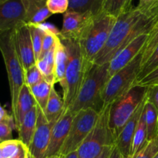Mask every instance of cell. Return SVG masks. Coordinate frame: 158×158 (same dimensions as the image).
<instances>
[{"instance_id": "obj_1", "label": "cell", "mask_w": 158, "mask_h": 158, "mask_svg": "<svg viewBox=\"0 0 158 158\" xmlns=\"http://www.w3.org/2000/svg\"><path fill=\"white\" fill-rule=\"evenodd\" d=\"M158 20V5L152 8L132 6L118 16L108 41L97 54L94 64L110 63L121 49L137 36L150 33Z\"/></svg>"}, {"instance_id": "obj_2", "label": "cell", "mask_w": 158, "mask_h": 158, "mask_svg": "<svg viewBox=\"0 0 158 158\" xmlns=\"http://www.w3.org/2000/svg\"><path fill=\"white\" fill-rule=\"evenodd\" d=\"M60 37V36H59ZM67 52L66 87L63 90L65 109L70 108L78 95L82 84L93 66L85 60L79 40L60 39Z\"/></svg>"}, {"instance_id": "obj_3", "label": "cell", "mask_w": 158, "mask_h": 158, "mask_svg": "<svg viewBox=\"0 0 158 158\" xmlns=\"http://www.w3.org/2000/svg\"><path fill=\"white\" fill-rule=\"evenodd\" d=\"M108 69L109 63L103 65H93L82 84L75 101L69 109L75 114L81 110L89 108L99 113L102 110L103 108V91L109 80Z\"/></svg>"}, {"instance_id": "obj_4", "label": "cell", "mask_w": 158, "mask_h": 158, "mask_svg": "<svg viewBox=\"0 0 158 158\" xmlns=\"http://www.w3.org/2000/svg\"><path fill=\"white\" fill-rule=\"evenodd\" d=\"M117 18L102 12L94 16L83 36L79 40L83 57L89 66L94 65L97 54L108 41Z\"/></svg>"}, {"instance_id": "obj_5", "label": "cell", "mask_w": 158, "mask_h": 158, "mask_svg": "<svg viewBox=\"0 0 158 158\" xmlns=\"http://www.w3.org/2000/svg\"><path fill=\"white\" fill-rule=\"evenodd\" d=\"M12 31L0 34V52L2 56L9 80L12 115L15 113L19 95L25 84L24 69L18 56L13 42Z\"/></svg>"}, {"instance_id": "obj_6", "label": "cell", "mask_w": 158, "mask_h": 158, "mask_svg": "<svg viewBox=\"0 0 158 158\" xmlns=\"http://www.w3.org/2000/svg\"><path fill=\"white\" fill-rule=\"evenodd\" d=\"M146 93V86L135 85L126 94L110 104L109 126L115 140L128 120L143 101Z\"/></svg>"}, {"instance_id": "obj_7", "label": "cell", "mask_w": 158, "mask_h": 158, "mask_svg": "<svg viewBox=\"0 0 158 158\" xmlns=\"http://www.w3.org/2000/svg\"><path fill=\"white\" fill-rule=\"evenodd\" d=\"M141 63L142 52L127 66L110 77L103 91V106H110L135 86Z\"/></svg>"}, {"instance_id": "obj_8", "label": "cell", "mask_w": 158, "mask_h": 158, "mask_svg": "<svg viewBox=\"0 0 158 158\" xmlns=\"http://www.w3.org/2000/svg\"><path fill=\"white\" fill-rule=\"evenodd\" d=\"M110 106H103L95 127L77 150L79 158H96L105 147L115 143L109 126Z\"/></svg>"}, {"instance_id": "obj_9", "label": "cell", "mask_w": 158, "mask_h": 158, "mask_svg": "<svg viewBox=\"0 0 158 158\" xmlns=\"http://www.w3.org/2000/svg\"><path fill=\"white\" fill-rule=\"evenodd\" d=\"M99 114L100 113L91 108L76 113L69 134L60 150V155L65 156L79 149L95 127Z\"/></svg>"}, {"instance_id": "obj_10", "label": "cell", "mask_w": 158, "mask_h": 158, "mask_svg": "<svg viewBox=\"0 0 158 158\" xmlns=\"http://www.w3.org/2000/svg\"><path fill=\"white\" fill-rule=\"evenodd\" d=\"M26 23L23 0H0V34Z\"/></svg>"}, {"instance_id": "obj_11", "label": "cell", "mask_w": 158, "mask_h": 158, "mask_svg": "<svg viewBox=\"0 0 158 158\" xmlns=\"http://www.w3.org/2000/svg\"><path fill=\"white\" fill-rule=\"evenodd\" d=\"M56 121H48L43 111L39 106L36 128L31 144L28 148L29 153L33 158H46L51 133Z\"/></svg>"}, {"instance_id": "obj_12", "label": "cell", "mask_w": 158, "mask_h": 158, "mask_svg": "<svg viewBox=\"0 0 158 158\" xmlns=\"http://www.w3.org/2000/svg\"><path fill=\"white\" fill-rule=\"evenodd\" d=\"M94 18V15L88 12L68 10L63 14V26L59 36L60 39L80 40Z\"/></svg>"}, {"instance_id": "obj_13", "label": "cell", "mask_w": 158, "mask_h": 158, "mask_svg": "<svg viewBox=\"0 0 158 158\" xmlns=\"http://www.w3.org/2000/svg\"><path fill=\"white\" fill-rule=\"evenodd\" d=\"M13 42L24 70L36 63L32 37L28 23H23L12 31Z\"/></svg>"}, {"instance_id": "obj_14", "label": "cell", "mask_w": 158, "mask_h": 158, "mask_svg": "<svg viewBox=\"0 0 158 158\" xmlns=\"http://www.w3.org/2000/svg\"><path fill=\"white\" fill-rule=\"evenodd\" d=\"M149 33H143L137 36L120 51L109 63V78L123 67L127 66L139 54L143 52Z\"/></svg>"}, {"instance_id": "obj_15", "label": "cell", "mask_w": 158, "mask_h": 158, "mask_svg": "<svg viewBox=\"0 0 158 158\" xmlns=\"http://www.w3.org/2000/svg\"><path fill=\"white\" fill-rule=\"evenodd\" d=\"M74 116L75 113L68 108L65 110L61 117L55 123L51 133L46 157L60 154V150L69 132Z\"/></svg>"}, {"instance_id": "obj_16", "label": "cell", "mask_w": 158, "mask_h": 158, "mask_svg": "<svg viewBox=\"0 0 158 158\" xmlns=\"http://www.w3.org/2000/svg\"><path fill=\"white\" fill-rule=\"evenodd\" d=\"M145 102H146V97L141 104L140 105V106L137 108V110L128 120L120 134L115 140V145L126 158L129 157L130 154H131L132 140L134 138V133L137 129V124H138L139 120L143 113Z\"/></svg>"}, {"instance_id": "obj_17", "label": "cell", "mask_w": 158, "mask_h": 158, "mask_svg": "<svg viewBox=\"0 0 158 158\" xmlns=\"http://www.w3.org/2000/svg\"><path fill=\"white\" fill-rule=\"evenodd\" d=\"M26 9V23L41 24L52 15L46 6V0H23Z\"/></svg>"}, {"instance_id": "obj_18", "label": "cell", "mask_w": 158, "mask_h": 158, "mask_svg": "<svg viewBox=\"0 0 158 158\" xmlns=\"http://www.w3.org/2000/svg\"><path fill=\"white\" fill-rule=\"evenodd\" d=\"M36 104V102L31 93L29 87L26 84H24L20 90L18 102H17L16 110H15V114L13 115L16 131H18L19 128L20 124L23 122L25 116Z\"/></svg>"}, {"instance_id": "obj_19", "label": "cell", "mask_w": 158, "mask_h": 158, "mask_svg": "<svg viewBox=\"0 0 158 158\" xmlns=\"http://www.w3.org/2000/svg\"><path fill=\"white\" fill-rule=\"evenodd\" d=\"M38 105H35L23 119L17 131L19 133V140L26 147L29 148L31 144L34 133L35 131L38 118Z\"/></svg>"}, {"instance_id": "obj_20", "label": "cell", "mask_w": 158, "mask_h": 158, "mask_svg": "<svg viewBox=\"0 0 158 158\" xmlns=\"http://www.w3.org/2000/svg\"><path fill=\"white\" fill-rule=\"evenodd\" d=\"M67 52L65 46L59 37L55 53V80L63 89L66 87V70L67 66Z\"/></svg>"}, {"instance_id": "obj_21", "label": "cell", "mask_w": 158, "mask_h": 158, "mask_svg": "<svg viewBox=\"0 0 158 158\" xmlns=\"http://www.w3.org/2000/svg\"><path fill=\"white\" fill-rule=\"evenodd\" d=\"M65 110L66 109L63 99L61 98L56 90L55 86H53L43 114L49 122L56 121L61 117Z\"/></svg>"}, {"instance_id": "obj_22", "label": "cell", "mask_w": 158, "mask_h": 158, "mask_svg": "<svg viewBox=\"0 0 158 158\" xmlns=\"http://www.w3.org/2000/svg\"><path fill=\"white\" fill-rule=\"evenodd\" d=\"M56 45L36 62L37 66H38L39 69L41 72L44 80L53 85L56 84L55 53Z\"/></svg>"}, {"instance_id": "obj_23", "label": "cell", "mask_w": 158, "mask_h": 158, "mask_svg": "<svg viewBox=\"0 0 158 158\" xmlns=\"http://www.w3.org/2000/svg\"><path fill=\"white\" fill-rule=\"evenodd\" d=\"M69 11L92 14L94 16L103 12L104 0H69Z\"/></svg>"}, {"instance_id": "obj_24", "label": "cell", "mask_w": 158, "mask_h": 158, "mask_svg": "<svg viewBox=\"0 0 158 158\" xmlns=\"http://www.w3.org/2000/svg\"><path fill=\"white\" fill-rule=\"evenodd\" d=\"M143 114L147 127L148 141H151L158 137V112L147 98Z\"/></svg>"}, {"instance_id": "obj_25", "label": "cell", "mask_w": 158, "mask_h": 158, "mask_svg": "<svg viewBox=\"0 0 158 158\" xmlns=\"http://www.w3.org/2000/svg\"><path fill=\"white\" fill-rule=\"evenodd\" d=\"M53 86V84L43 80L40 83L29 87L37 105L43 111H44L46 109V104H47L51 91H52Z\"/></svg>"}, {"instance_id": "obj_26", "label": "cell", "mask_w": 158, "mask_h": 158, "mask_svg": "<svg viewBox=\"0 0 158 158\" xmlns=\"http://www.w3.org/2000/svg\"><path fill=\"white\" fill-rule=\"evenodd\" d=\"M148 142L147 127L146 123H145L143 114L142 113V115L140 117V120H139L138 124H137V129H136L135 133H134V138H133L132 140V144H131L130 156L134 155L136 153L138 152Z\"/></svg>"}, {"instance_id": "obj_27", "label": "cell", "mask_w": 158, "mask_h": 158, "mask_svg": "<svg viewBox=\"0 0 158 158\" xmlns=\"http://www.w3.org/2000/svg\"><path fill=\"white\" fill-rule=\"evenodd\" d=\"M133 0H104L103 12L115 18L132 7Z\"/></svg>"}, {"instance_id": "obj_28", "label": "cell", "mask_w": 158, "mask_h": 158, "mask_svg": "<svg viewBox=\"0 0 158 158\" xmlns=\"http://www.w3.org/2000/svg\"><path fill=\"white\" fill-rule=\"evenodd\" d=\"M30 30L31 37H32V46H33L34 53H35V61H38L40 59L43 47V40L44 35V31L42 29L40 24H28Z\"/></svg>"}, {"instance_id": "obj_29", "label": "cell", "mask_w": 158, "mask_h": 158, "mask_svg": "<svg viewBox=\"0 0 158 158\" xmlns=\"http://www.w3.org/2000/svg\"><path fill=\"white\" fill-rule=\"evenodd\" d=\"M158 45V20L153 27L152 30L150 32L148 39L145 44L144 48L142 52V63L141 65L148 60V57L151 56L154 49Z\"/></svg>"}, {"instance_id": "obj_30", "label": "cell", "mask_w": 158, "mask_h": 158, "mask_svg": "<svg viewBox=\"0 0 158 158\" xmlns=\"http://www.w3.org/2000/svg\"><path fill=\"white\" fill-rule=\"evenodd\" d=\"M158 67V45L155 47V49H154V51L152 52V53L151 54L149 57L148 58V60L141 65V67H140V73H139L138 78H137V82L140 81L141 79H143V77H146L147 75H148L149 73H151L152 71H154V69H157Z\"/></svg>"}, {"instance_id": "obj_31", "label": "cell", "mask_w": 158, "mask_h": 158, "mask_svg": "<svg viewBox=\"0 0 158 158\" xmlns=\"http://www.w3.org/2000/svg\"><path fill=\"white\" fill-rule=\"evenodd\" d=\"M3 158H11L16 155L24 146L19 140H9L0 143Z\"/></svg>"}, {"instance_id": "obj_32", "label": "cell", "mask_w": 158, "mask_h": 158, "mask_svg": "<svg viewBox=\"0 0 158 158\" xmlns=\"http://www.w3.org/2000/svg\"><path fill=\"white\" fill-rule=\"evenodd\" d=\"M158 154V138L148 141L138 152L127 158H154Z\"/></svg>"}, {"instance_id": "obj_33", "label": "cell", "mask_w": 158, "mask_h": 158, "mask_svg": "<svg viewBox=\"0 0 158 158\" xmlns=\"http://www.w3.org/2000/svg\"><path fill=\"white\" fill-rule=\"evenodd\" d=\"M24 76L25 84L27 85L29 87H31L44 80L36 63L29 69L24 70Z\"/></svg>"}, {"instance_id": "obj_34", "label": "cell", "mask_w": 158, "mask_h": 158, "mask_svg": "<svg viewBox=\"0 0 158 158\" xmlns=\"http://www.w3.org/2000/svg\"><path fill=\"white\" fill-rule=\"evenodd\" d=\"M46 6L51 14H64L69 9V0H46Z\"/></svg>"}, {"instance_id": "obj_35", "label": "cell", "mask_w": 158, "mask_h": 158, "mask_svg": "<svg viewBox=\"0 0 158 158\" xmlns=\"http://www.w3.org/2000/svg\"><path fill=\"white\" fill-rule=\"evenodd\" d=\"M15 129V122L0 123V143L12 139V130Z\"/></svg>"}, {"instance_id": "obj_36", "label": "cell", "mask_w": 158, "mask_h": 158, "mask_svg": "<svg viewBox=\"0 0 158 158\" xmlns=\"http://www.w3.org/2000/svg\"><path fill=\"white\" fill-rule=\"evenodd\" d=\"M147 100L155 107L158 112V84L147 86Z\"/></svg>"}, {"instance_id": "obj_37", "label": "cell", "mask_w": 158, "mask_h": 158, "mask_svg": "<svg viewBox=\"0 0 158 158\" xmlns=\"http://www.w3.org/2000/svg\"><path fill=\"white\" fill-rule=\"evenodd\" d=\"M154 84H158V67L136 83V85H140L146 87Z\"/></svg>"}, {"instance_id": "obj_38", "label": "cell", "mask_w": 158, "mask_h": 158, "mask_svg": "<svg viewBox=\"0 0 158 158\" xmlns=\"http://www.w3.org/2000/svg\"><path fill=\"white\" fill-rule=\"evenodd\" d=\"M158 5V0H139L138 6L143 8H152Z\"/></svg>"}, {"instance_id": "obj_39", "label": "cell", "mask_w": 158, "mask_h": 158, "mask_svg": "<svg viewBox=\"0 0 158 158\" xmlns=\"http://www.w3.org/2000/svg\"><path fill=\"white\" fill-rule=\"evenodd\" d=\"M109 158H126V157L121 154V152L119 151V149L117 148L115 143H114V146H113L110 154Z\"/></svg>"}, {"instance_id": "obj_40", "label": "cell", "mask_w": 158, "mask_h": 158, "mask_svg": "<svg viewBox=\"0 0 158 158\" xmlns=\"http://www.w3.org/2000/svg\"><path fill=\"white\" fill-rule=\"evenodd\" d=\"M113 146L114 145H109V146L105 147L104 149L100 154V155L97 156L96 158H109L110 154L111 151H112Z\"/></svg>"}, {"instance_id": "obj_41", "label": "cell", "mask_w": 158, "mask_h": 158, "mask_svg": "<svg viewBox=\"0 0 158 158\" xmlns=\"http://www.w3.org/2000/svg\"><path fill=\"white\" fill-rule=\"evenodd\" d=\"M27 151H28V148L24 145V146L23 147V148L21 149V151H20L16 155L11 158H26V152H27Z\"/></svg>"}, {"instance_id": "obj_42", "label": "cell", "mask_w": 158, "mask_h": 158, "mask_svg": "<svg viewBox=\"0 0 158 158\" xmlns=\"http://www.w3.org/2000/svg\"><path fill=\"white\" fill-rule=\"evenodd\" d=\"M63 158H79L78 157V152L77 151H73V152L69 153V154H66L65 156H62Z\"/></svg>"}, {"instance_id": "obj_43", "label": "cell", "mask_w": 158, "mask_h": 158, "mask_svg": "<svg viewBox=\"0 0 158 158\" xmlns=\"http://www.w3.org/2000/svg\"><path fill=\"white\" fill-rule=\"evenodd\" d=\"M7 116H9L7 111H6V110L1 106V104H0V117H7Z\"/></svg>"}, {"instance_id": "obj_44", "label": "cell", "mask_w": 158, "mask_h": 158, "mask_svg": "<svg viewBox=\"0 0 158 158\" xmlns=\"http://www.w3.org/2000/svg\"><path fill=\"white\" fill-rule=\"evenodd\" d=\"M46 158H61V155H60V154H56V155H52V156H49V157H46Z\"/></svg>"}, {"instance_id": "obj_45", "label": "cell", "mask_w": 158, "mask_h": 158, "mask_svg": "<svg viewBox=\"0 0 158 158\" xmlns=\"http://www.w3.org/2000/svg\"><path fill=\"white\" fill-rule=\"evenodd\" d=\"M26 158H33V157H32V156L31 155V154H30V153H29V149H28L27 152H26Z\"/></svg>"}, {"instance_id": "obj_46", "label": "cell", "mask_w": 158, "mask_h": 158, "mask_svg": "<svg viewBox=\"0 0 158 158\" xmlns=\"http://www.w3.org/2000/svg\"><path fill=\"white\" fill-rule=\"evenodd\" d=\"M0 158H2V149H1V145H0Z\"/></svg>"}, {"instance_id": "obj_47", "label": "cell", "mask_w": 158, "mask_h": 158, "mask_svg": "<svg viewBox=\"0 0 158 158\" xmlns=\"http://www.w3.org/2000/svg\"><path fill=\"white\" fill-rule=\"evenodd\" d=\"M154 158H158V154H157V155L155 156V157H154Z\"/></svg>"}, {"instance_id": "obj_48", "label": "cell", "mask_w": 158, "mask_h": 158, "mask_svg": "<svg viewBox=\"0 0 158 158\" xmlns=\"http://www.w3.org/2000/svg\"><path fill=\"white\" fill-rule=\"evenodd\" d=\"M61 158H63V157H62V156H61Z\"/></svg>"}, {"instance_id": "obj_49", "label": "cell", "mask_w": 158, "mask_h": 158, "mask_svg": "<svg viewBox=\"0 0 158 158\" xmlns=\"http://www.w3.org/2000/svg\"><path fill=\"white\" fill-rule=\"evenodd\" d=\"M157 138H158V137H157Z\"/></svg>"}, {"instance_id": "obj_50", "label": "cell", "mask_w": 158, "mask_h": 158, "mask_svg": "<svg viewBox=\"0 0 158 158\" xmlns=\"http://www.w3.org/2000/svg\"><path fill=\"white\" fill-rule=\"evenodd\" d=\"M2 158H3V157H2Z\"/></svg>"}]
</instances>
